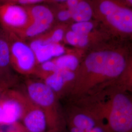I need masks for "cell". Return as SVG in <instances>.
Listing matches in <instances>:
<instances>
[{"mask_svg":"<svg viewBox=\"0 0 132 132\" xmlns=\"http://www.w3.org/2000/svg\"><path fill=\"white\" fill-rule=\"evenodd\" d=\"M28 98L43 110L48 129L60 130L61 114L58 97L44 82L30 81L27 85Z\"/></svg>","mask_w":132,"mask_h":132,"instance_id":"4","label":"cell"},{"mask_svg":"<svg viewBox=\"0 0 132 132\" xmlns=\"http://www.w3.org/2000/svg\"><path fill=\"white\" fill-rule=\"evenodd\" d=\"M69 110L68 122L69 126L89 132L99 123H102L89 111L74 104Z\"/></svg>","mask_w":132,"mask_h":132,"instance_id":"10","label":"cell"},{"mask_svg":"<svg viewBox=\"0 0 132 132\" xmlns=\"http://www.w3.org/2000/svg\"><path fill=\"white\" fill-rule=\"evenodd\" d=\"M30 47L32 50L39 64L47 61L69 52L62 43L48 44L37 38L31 42Z\"/></svg>","mask_w":132,"mask_h":132,"instance_id":"11","label":"cell"},{"mask_svg":"<svg viewBox=\"0 0 132 132\" xmlns=\"http://www.w3.org/2000/svg\"><path fill=\"white\" fill-rule=\"evenodd\" d=\"M132 62L128 50L118 44L107 43L87 52L68 96L75 102L116 84Z\"/></svg>","mask_w":132,"mask_h":132,"instance_id":"1","label":"cell"},{"mask_svg":"<svg viewBox=\"0 0 132 132\" xmlns=\"http://www.w3.org/2000/svg\"><path fill=\"white\" fill-rule=\"evenodd\" d=\"M22 120L28 132H46L50 130L44 112L28 98L25 105Z\"/></svg>","mask_w":132,"mask_h":132,"instance_id":"9","label":"cell"},{"mask_svg":"<svg viewBox=\"0 0 132 132\" xmlns=\"http://www.w3.org/2000/svg\"><path fill=\"white\" fill-rule=\"evenodd\" d=\"M69 127H70L69 132H85L76 128L71 127V126H69Z\"/></svg>","mask_w":132,"mask_h":132,"instance_id":"22","label":"cell"},{"mask_svg":"<svg viewBox=\"0 0 132 132\" xmlns=\"http://www.w3.org/2000/svg\"><path fill=\"white\" fill-rule=\"evenodd\" d=\"M87 52L79 49H70L66 53L52 59L57 71L76 72Z\"/></svg>","mask_w":132,"mask_h":132,"instance_id":"13","label":"cell"},{"mask_svg":"<svg viewBox=\"0 0 132 132\" xmlns=\"http://www.w3.org/2000/svg\"><path fill=\"white\" fill-rule=\"evenodd\" d=\"M95 24L91 21L83 22H76L71 26L70 30L76 33L89 34L94 32Z\"/></svg>","mask_w":132,"mask_h":132,"instance_id":"17","label":"cell"},{"mask_svg":"<svg viewBox=\"0 0 132 132\" xmlns=\"http://www.w3.org/2000/svg\"><path fill=\"white\" fill-rule=\"evenodd\" d=\"M44 0H6L4 5H16V3L20 4H32L41 2Z\"/></svg>","mask_w":132,"mask_h":132,"instance_id":"19","label":"cell"},{"mask_svg":"<svg viewBox=\"0 0 132 132\" xmlns=\"http://www.w3.org/2000/svg\"><path fill=\"white\" fill-rule=\"evenodd\" d=\"M71 12V19L75 23L90 21L93 17L92 5L85 0H80L78 5Z\"/></svg>","mask_w":132,"mask_h":132,"instance_id":"14","label":"cell"},{"mask_svg":"<svg viewBox=\"0 0 132 132\" xmlns=\"http://www.w3.org/2000/svg\"><path fill=\"white\" fill-rule=\"evenodd\" d=\"M66 31L64 28H56L45 35L37 38H39L44 42L48 44L61 43L62 42L64 41Z\"/></svg>","mask_w":132,"mask_h":132,"instance_id":"15","label":"cell"},{"mask_svg":"<svg viewBox=\"0 0 132 132\" xmlns=\"http://www.w3.org/2000/svg\"><path fill=\"white\" fill-rule=\"evenodd\" d=\"M56 1H67V0H56Z\"/></svg>","mask_w":132,"mask_h":132,"instance_id":"27","label":"cell"},{"mask_svg":"<svg viewBox=\"0 0 132 132\" xmlns=\"http://www.w3.org/2000/svg\"><path fill=\"white\" fill-rule=\"evenodd\" d=\"M80 0H67L66 1V9L70 11L73 10L78 5Z\"/></svg>","mask_w":132,"mask_h":132,"instance_id":"21","label":"cell"},{"mask_svg":"<svg viewBox=\"0 0 132 132\" xmlns=\"http://www.w3.org/2000/svg\"><path fill=\"white\" fill-rule=\"evenodd\" d=\"M90 4L93 17L109 37L123 39L132 36V11L127 4L120 0H93Z\"/></svg>","mask_w":132,"mask_h":132,"instance_id":"3","label":"cell"},{"mask_svg":"<svg viewBox=\"0 0 132 132\" xmlns=\"http://www.w3.org/2000/svg\"><path fill=\"white\" fill-rule=\"evenodd\" d=\"M10 49L11 61L20 72L24 74L36 73L39 64L30 46L17 40L10 46Z\"/></svg>","mask_w":132,"mask_h":132,"instance_id":"6","label":"cell"},{"mask_svg":"<svg viewBox=\"0 0 132 132\" xmlns=\"http://www.w3.org/2000/svg\"><path fill=\"white\" fill-rule=\"evenodd\" d=\"M76 72L57 71L43 77L44 82L59 99L68 96L73 85Z\"/></svg>","mask_w":132,"mask_h":132,"instance_id":"8","label":"cell"},{"mask_svg":"<svg viewBox=\"0 0 132 132\" xmlns=\"http://www.w3.org/2000/svg\"><path fill=\"white\" fill-rule=\"evenodd\" d=\"M16 132H28V131L26 130V129H25V128L24 127L23 128H22V129Z\"/></svg>","mask_w":132,"mask_h":132,"instance_id":"24","label":"cell"},{"mask_svg":"<svg viewBox=\"0 0 132 132\" xmlns=\"http://www.w3.org/2000/svg\"><path fill=\"white\" fill-rule=\"evenodd\" d=\"M59 130H48L46 132H59Z\"/></svg>","mask_w":132,"mask_h":132,"instance_id":"25","label":"cell"},{"mask_svg":"<svg viewBox=\"0 0 132 132\" xmlns=\"http://www.w3.org/2000/svg\"><path fill=\"white\" fill-rule=\"evenodd\" d=\"M30 16L28 24L14 33L23 38H34L42 35L48 30L53 23L54 16L52 10L42 5L27 7Z\"/></svg>","mask_w":132,"mask_h":132,"instance_id":"5","label":"cell"},{"mask_svg":"<svg viewBox=\"0 0 132 132\" xmlns=\"http://www.w3.org/2000/svg\"><path fill=\"white\" fill-rule=\"evenodd\" d=\"M11 62L10 45L4 38L0 37V69H4Z\"/></svg>","mask_w":132,"mask_h":132,"instance_id":"16","label":"cell"},{"mask_svg":"<svg viewBox=\"0 0 132 132\" xmlns=\"http://www.w3.org/2000/svg\"><path fill=\"white\" fill-rule=\"evenodd\" d=\"M130 92L117 85L77 102L107 126L112 132H132V101Z\"/></svg>","mask_w":132,"mask_h":132,"instance_id":"2","label":"cell"},{"mask_svg":"<svg viewBox=\"0 0 132 132\" xmlns=\"http://www.w3.org/2000/svg\"><path fill=\"white\" fill-rule=\"evenodd\" d=\"M0 17L5 27L13 33L24 28L30 20L27 7L16 5H1Z\"/></svg>","mask_w":132,"mask_h":132,"instance_id":"7","label":"cell"},{"mask_svg":"<svg viewBox=\"0 0 132 132\" xmlns=\"http://www.w3.org/2000/svg\"><path fill=\"white\" fill-rule=\"evenodd\" d=\"M6 0H0V5L4 4Z\"/></svg>","mask_w":132,"mask_h":132,"instance_id":"26","label":"cell"},{"mask_svg":"<svg viewBox=\"0 0 132 132\" xmlns=\"http://www.w3.org/2000/svg\"><path fill=\"white\" fill-rule=\"evenodd\" d=\"M89 132H112L104 123H101L93 128Z\"/></svg>","mask_w":132,"mask_h":132,"instance_id":"20","label":"cell"},{"mask_svg":"<svg viewBox=\"0 0 132 132\" xmlns=\"http://www.w3.org/2000/svg\"><path fill=\"white\" fill-rule=\"evenodd\" d=\"M57 18L61 22H67L71 19V11L67 9L60 10L57 13Z\"/></svg>","mask_w":132,"mask_h":132,"instance_id":"18","label":"cell"},{"mask_svg":"<svg viewBox=\"0 0 132 132\" xmlns=\"http://www.w3.org/2000/svg\"><path fill=\"white\" fill-rule=\"evenodd\" d=\"M27 98L9 100L0 104V124H12L22 119Z\"/></svg>","mask_w":132,"mask_h":132,"instance_id":"12","label":"cell"},{"mask_svg":"<svg viewBox=\"0 0 132 132\" xmlns=\"http://www.w3.org/2000/svg\"><path fill=\"white\" fill-rule=\"evenodd\" d=\"M125 1V2L126 3V4L129 5H131L132 3V0H124Z\"/></svg>","mask_w":132,"mask_h":132,"instance_id":"23","label":"cell"}]
</instances>
